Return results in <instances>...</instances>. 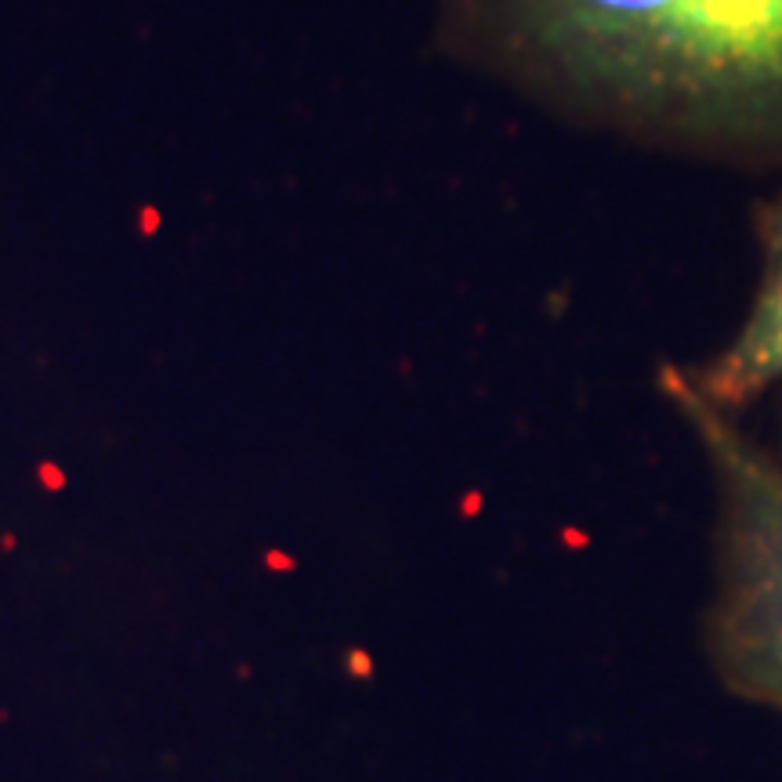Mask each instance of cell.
I'll return each mask as SVG.
<instances>
[{
  "label": "cell",
  "mask_w": 782,
  "mask_h": 782,
  "mask_svg": "<svg viewBox=\"0 0 782 782\" xmlns=\"http://www.w3.org/2000/svg\"><path fill=\"white\" fill-rule=\"evenodd\" d=\"M450 15L554 102L782 174V0H450Z\"/></svg>",
  "instance_id": "obj_1"
},
{
  "label": "cell",
  "mask_w": 782,
  "mask_h": 782,
  "mask_svg": "<svg viewBox=\"0 0 782 782\" xmlns=\"http://www.w3.org/2000/svg\"><path fill=\"white\" fill-rule=\"evenodd\" d=\"M663 388L710 461L717 489V594L710 641L735 692L782 714V439L695 399L663 369Z\"/></svg>",
  "instance_id": "obj_2"
},
{
  "label": "cell",
  "mask_w": 782,
  "mask_h": 782,
  "mask_svg": "<svg viewBox=\"0 0 782 782\" xmlns=\"http://www.w3.org/2000/svg\"><path fill=\"white\" fill-rule=\"evenodd\" d=\"M754 236L757 287L732 341L703 366H670L695 399L735 417L782 384V185L754 206Z\"/></svg>",
  "instance_id": "obj_3"
}]
</instances>
